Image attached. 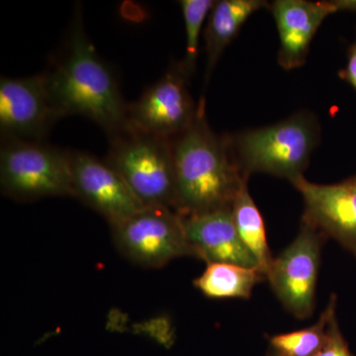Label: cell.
<instances>
[{
	"instance_id": "obj_1",
	"label": "cell",
	"mask_w": 356,
	"mask_h": 356,
	"mask_svg": "<svg viewBox=\"0 0 356 356\" xmlns=\"http://www.w3.org/2000/svg\"><path fill=\"white\" fill-rule=\"evenodd\" d=\"M44 74L60 116L86 117L108 137L127 127L129 104L113 69L100 57L86 35L81 11H76L72 21L64 53Z\"/></svg>"
},
{
	"instance_id": "obj_2",
	"label": "cell",
	"mask_w": 356,
	"mask_h": 356,
	"mask_svg": "<svg viewBox=\"0 0 356 356\" xmlns=\"http://www.w3.org/2000/svg\"><path fill=\"white\" fill-rule=\"evenodd\" d=\"M204 107L201 99L191 128L172 139L175 211L181 217L232 208L248 180L232 154L228 136L218 135L211 129Z\"/></svg>"
},
{
	"instance_id": "obj_3",
	"label": "cell",
	"mask_w": 356,
	"mask_h": 356,
	"mask_svg": "<svg viewBox=\"0 0 356 356\" xmlns=\"http://www.w3.org/2000/svg\"><path fill=\"white\" fill-rule=\"evenodd\" d=\"M320 135L317 116L300 111L273 125L227 136L245 177L261 172L293 182L303 177Z\"/></svg>"
},
{
	"instance_id": "obj_4",
	"label": "cell",
	"mask_w": 356,
	"mask_h": 356,
	"mask_svg": "<svg viewBox=\"0 0 356 356\" xmlns=\"http://www.w3.org/2000/svg\"><path fill=\"white\" fill-rule=\"evenodd\" d=\"M106 161L123 177L145 207L175 211V158L172 139L129 125L109 137Z\"/></svg>"
},
{
	"instance_id": "obj_5",
	"label": "cell",
	"mask_w": 356,
	"mask_h": 356,
	"mask_svg": "<svg viewBox=\"0 0 356 356\" xmlns=\"http://www.w3.org/2000/svg\"><path fill=\"white\" fill-rule=\"evenodd\" d=\"M0 189L14 200L74 197L70 151L44 140H1Z\"/></svg>"
},
{
	"instance_id": "obj_6",
	"label": "cell",
	"mask_w": 356,
	"mask_h": 356,
	"mask_svg": "<svg viewBox=\"0 0 356 356\" xmlns=\"http://www.w3.org/2000/svg\"><path fill=\"white\" fill-rule=\"evenodd\" d=\"M111 229L115 247L138 266L159 268L179 257H193L182 217L170 208L144 207Z\"/></svg>"
},
{
	"instance_id": "obj_7",
	"label": "cell",
	"mask_w": 356,
	"mask_h": 356,
	"mask_svg": "<svg viewBox=\"0 0 356 356\" xmlns=\"http://www.w3.org/2000/svg\"><path fill=\"white\" fill-rule=\"evenodd\" d=\"M325 236L301 221L298 235L274 257L266 274L274 294L297 318H310L316 306L321 252Z\"/></svg>"
},
{
	"instance_id": "obj_8",
	"label": "cell",
	"mask_w": 356,
	"mask_h": 356,
	"mask_svg": "<svg viewBox=\"0 0 356 356\" xmlns=\"http://www.w3.org/2000/svg\"><path fill=\"white\" fill-rule=\"evenodd\" d=\"M189 79L180 63H173L163 76L129 104V125L168 139L184 133L195 121L199 110V103L196 104L189 91Z\"/></svg>"
},
{
	"instance_id": "obj_9",
	"label": "cell",
	"mask_w": 356,
	"mask_h": 356,
	"mask_svg": "<svg viewBox=\"0 0 356 356\" xmlns=\"http://www.w3.org/2000/svg\"><path fill=\"white\" fill-rule=\"evenodd\" d=\"M62 118L51 100L44 74L0 79L1 140L42 142Z\"/></svg>"
},
{
	"instance_id": "obj_10",
	"label": "cell",
	"mask_w": 356,
	"mask_h": 356,
	"mask_svg": "<svg viewBox=\"0 0 356 356\" xmlns=\"http://www.w3.org/2000/svg\"><path fill=\"white\" fill-rule=\"evenodd\" d=\"M70 172L74 197L102 215L110 227L145 207L105 159L86 152L70 151Z\"/></svg>"
},
{
	"instance_id": "obj_11",
	"label": "cell",
	"mask_w": 356,
	"mask_h": 356,
	"mask_svg": "<svg viewBox=\"0 0 356 356\" xmlns=\"http://www.w3.org/2000/svg\"><path fill=\"white\" fill-rule=\"evenodd\" d=\"M291 184L303 198L302 221L356 257V175L334 184H315L303 175Z\"/></svg>"
},
{
	"instance_id": "obj_12",
	"label": "cell",
	"mask_w": 356,
	"mask_h": 356,
	"mask_svg": "<svg viewBox=\"0 0 356 356\" xmlns=\"http://www.w3.org/2000/svg\"><path fill=\"white\" fill-rule=\"evenodd\" d=\"M268 10L280 35L278 64L285 70L305 65L318 28L327 16L337 13L334 0H275L269 4Z\"/></svg>"
},
{
	"instance_id": "obj_13",
	"label": "cell",
	"mask_w": 356,
	"mask_h": 356,
	"mask_svg": "<svg viewBox=\"0 0 356 356\" xmlns=\"http://www.w3.org/2000/svg\"><path fill=\"white\" fill-rule=\"evenodd\" d=\"M182 221L195 259L207 264H233L259 268L238 235L232 208L182 217Z\"/></svg>"
},
{
	"instance_id": "obj_14",
	"label": "cell",
	"mask_w": 356,
	"mask_h": 356,
	"mask_svg": "<svg viewBox=\"0 0 356 356\" xmlns=\"http://www.w3.org/2000/svg\"><path fill=\"white\" fill-rule=\"evenodd\" d=\"M268 2L264 0H220L208 16L204 29L205 51L207 56L206 79L209 81L222 53L238 36L248 18L261 10L268 9Z\"/></svg>"
},
{
	"instance_id": "obj_15",
	"label": "cell",
	"mask_w": 356,
	"mask_h": 356,
	"mask_svg": "<svg viewBox=\"0 0 356 356\" xmlns=\"http://www.w3.org/2000/svg\"><path fill=\"white\" fill-rule=\"evenodd\" d=\"M266 275L254 267L233 264H209L194 286L210 299H250Z\"/></svg>"
},
{
	"instance_id": "obj_16",
	"label": "cell",
	"mask_w": 356,
	"mask_h": 356,
	"mask_svg": "<svg viewBox=\"0 0 356 356\" xmlns=\"http://www.w3.org/2000/svg\"><path fill=\"white\" fill-rule=\"evenodd\" d=\"M232 215L238 236L266 277L274 257L267 241L264 217L248 191V181L243 182L236 194L232 205Z\"/></svg>"
},
{
	"instance_id": "obj_17",
	"label": "cell",
	"mask_w": 356,
	"mask_h": 356,
	"mask_svg": "<svg viewBox=\"0 0 356 356\" xmlns=\"http://www.w3.org/2000/svg\"><path fill=\"white\" fill-rule=\"evenodd\" d=\"M337 300L336 295H332L317 322L310 327L271 337L269 341L274 351L283 356L317 355L324 346L332 321L337 317Z\"/></svg>"
},
{
	"instance_id": "obj_18",
	"label": "cell",
	"mask_w": 356,
	"mask_h": 356,
	"mask_svg": "<svg viewBox=\"0 0 356 356\" xmlns=\"http://www.w3.org/2000/svg\"><path fill=\"white\" fill-rule=\"evenodd\" d=\"M180 8L184 16L186 51L184 60H180L182 70L191 79L197 64L199 43L202 35L204 22L214 6L213 0H180Z\"/></svg>"
},
{
	"instance_id": "obj_19",
	"label": "cell",
	"mask_w": 356,
	"mask_h": 356,
	"mask_svg": "<svg viewBox=\"0 0 356 356\" xmlns=\"http://www.w3.org/2000/svg\"><path fill=\"white\" fill-rule=\"evenodd\" d=\"M316 356H355L341 334L337 317L332 321L324 346Z\"/></svg>"
},
{
	"instance_id": "obj_20",
	"label": "cell",
	"mask_w": 356,
	"mask_h": 356,
	"mask_svg": "<svg viewBox=\"0 0 356 356\" xmlns=\"http://www.w3.org/2000/svg\"><path fill=\"white\" fill-rule=\"evenodd\" d=\"M346 58L348 60H346V67L339 70V76L350 84L356 90V38L355 42L348 47Z\"/></svg>"
},
{
	"instance_id": "obj_21",
	"label": "cell",
	"mask_w": 356,
	"mask_h": 356,
	"mask_svg": "<svg viewBox=\"0 0 356 356\" xmlns=\"http://www.w3.org/2000/svg\"><path fill=\"white\" fill-rule=\"evenodd\" d=\"M334 3L337 7V13H341V11L356 13V0H334Z\"/></svg>"
},
{
	"instance_id": "obj_22",
	"label": "cell",
	"mask_w": 356,
	"mask_h": 356,
	"mask_svg": "<svg viewBox=\"0 0 356 356\" xmlns=\"http://www.w3.org/2000/svg\"><path fill=\"white\" fill-rule=\"evenodd\" d=\"M271 356H283V355H278L277 353H275V351H274L273 355Z\"/></svg>"
}]
</instances>
